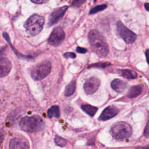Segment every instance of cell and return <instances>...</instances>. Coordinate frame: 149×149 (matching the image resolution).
<instances>
[{"mask_svg": "<svg viewBox=\"0 0 149 149\" xmlns=\"http://www.w3.org/2000/svg\"><path fill=\"white\" fill-rule=\"evenodd\" d=\"M65 37V32L62 28L58 27L54 29L50 34L48 39V43L51 45L56 47L62 42Z\"/></svg>", "mask_w": 149, "mask_h": 149, "instance_id": "52a82bcc", "label": "cell"}, {"mask_svg": "<svg viewBox=\"0 0 149 149\" xmlns=\"http://www.w3.org/2000/svg\"><path fill=\"white\" fill-rule=\"evenodd\" d=\"M19 124L22 130L28 133L38 132L45 127L44 121L39 115H37L23 117Z\"/></svg>", "mask_w": 149, "mask_h": 149, "instance_id": "7a4b0ae2", "label": "cell"}, {"mask_svg": "<svg viewBox=\"0 0 149 149\" xmlns=\"http://www.w3.org/2000/svg\"><path fill=\"white\" fill-rule=\"evenodd\" d=\"M148 135H149V129H148V122H147V125H146V127L144 129V136L146 138H148Z\"/></svg>", "mask_w": 149, "mask_h": 149, "instance_id": "484cf974", "label": "cell"}, {"mask_svg": "<svg viewBox=\"0 0 149 149\" xmlns=\"http://www.w3.org/2000/svg\"><path fill=\"white\" fill-rule=\"evenodd\" d=\"M116 31L118 35L127 44L133 43L136 40L137 35L127 28L120 21H118L116 24Z\"/></svg>", "mask_w": 149, "mask_h": 149, "instance_id": "8992f818", "label": "cell"}, {"mask_svg": "<svg viewBox=\"0 0 149 149\" xmlns=\"http://www.w3.org/2000/svg\"><path fill=\"white\" fill-rule=\"evenodd\" d=\"M111 65V63L109 62H98L96 63H94L92 65H90L88 68H101V69H104L106 67Z\"/></svg>", "mask_w": 149, "mask_h": 149, "instance_id": "7402d4cb", "label": "cell"}, {"mask_svg": "<svg viewBox=\"0 0 149 149\" xmlns=\"http://www.w3.org/2000/svg\"><path fill=\"white\" fill-rule=\"evenodd\" d=\"M111 87L117 93H122L123 92L125 89L127 87V83L125 81L119 79H115L113 80L111 84Z\"/></svg>", "mask_w": 149, "mask_h": 149, "instance_id": "4fadbf2b", "label": "cell"}, {"mask_svg": "<svg viewBox=\"0 0 149 149\" xmlns=\"http://www.w3.org/2000/svg\"><path fill=\"white\" fill-rule=\"evenodd\" d=\"M107 7V5L106 4H101L99 5H97L95 7L93 8L90 10L89 13L90 14H95L97 12H99L100 11L104 10Z\"/></svg>", "mask_w": 149, "mask_h": 149, "instance_id": "44dd1931", "label": "cell"}, {"mask_svg": "<svg viewBox=\"0 0 149 149\" xmlns=\"http://www.w3.org/2000/svg\"><path fill=\"white\" fill-rule=\"evenodd\" d=\"M91 48L99 57L105 58L109 54V47L104 37L97 30H91L88 34Z\"/></svg>", "mask_w": 149, "mask_h": 149, "instance_id": "6da1fadb", "label": "cell"}, {"mask_svg": "<svg viewBox=\"0 0 149 149\" xmlns=\"http://www.w3.org/2000/svg\"><path fill=\"white\" fill-rule=\"evenodd\" d=\"M3 37H4V38L6 40V41H8V43H9V45H10L11 48L13 49V51H14L15 53L16 54V55H17L18 57L21 58H26V59H32V58H32V57H31V56H27L23 55H22V54H20V52H19L17 50H16V49L13 48V45L11 44V43H10V39H9V37L8 34L4 32V33H3Z\"/></svg>", "mask_w": 149, "mask_h": 149, "instance_id": "d6986e66", "label": "cell"}, {"mask_svg": "<svg viewBox=\"0 0 149 149\" xmlns=\"http://www.w3.org/2000/svg\"><path fill=\"white\" fill-rule=\"evenodd\" d=\"M31 2L34 3H36V4H42V3H47L48 2V1H46V0H31Z\"/></svg>", "mask_w": 149, "mask_h": 149, "instance_id": "4316f807", "label": "cell"}, {"mask_svg": "<svg viewBox=\"0 0 149 149\" xmlns=\"http://www.w3.org/2000/svg\"><path fill=\"white\" fill-rule=\"evenodd\" d=\"M44 23L45 19L42 16L34 14L26 21L24 27L29 34L31 36H35L41 31Z\"/></svg>", "mask_w": 149, "mask_h": 149, "instance_id": "277c9868", "label": "cell"}, {"mask_svg": "<svg viewBox=\"0 0 149 149\" xmlns=\"http://www.w3.org/2000/svg\"><path fill=\"white\" fill-rule=\"evenodd\" d=\"M135 149H148V146H146V147H137Z\"/></svg>", "mask_w": 149, "mask_h": 149, "instance_id": "83f0119b", "label": "cell"}, {"mask_svg": "<svg viewBox=\"0 0 149 149\" xmlns=\"http://www.w3.org/2000/svg\"><path fill=\"white\" fill-rule=\"evenodd\" d=\"M76 52L78 53H80V54H84L87 52V50L86 48H81L80 47H77L76 48Z\"/></svg>", "mask_w": 149, "mask_h": 149, "instance_id": "cb8c5ba5", "label": "cell"}, {"mask_svg": "<svg viewBox=\"0 0 149 149\" xmlns=\"http://www.w3.org/2000/svg\"><path fill=\"white\" fill-rule=\"evenodd\" d=\"M142 92V87L140 85L132 86L129 90L127 96L130 98H136Z\"/></svg>", "mask_w": 149, "mask_h": 149, "instance_id": "5bb4252c", "label": "cell"}, {"mask_svg": "<svg viewBox=\"0 0 149 149\" xmlns=\"http://www.w3.org/2000/svg\"><path fill=\"white\" fill-rule=\"evenodd\" d=\"M51 64L48 61L36 65L31 70V76L34 80H40L47 77L51 72Z\"/></svg>", "mask_w": 149, "mask_h": 149, "instance_id": "5b68a950", "label": "cell"}, {"mask_svg": "<svg viewBox=\"0 0 149 149\" xmlns=\"http://www.w3.org/2000/svg\"><path fill=\"white\" fill-rule=\"evenodd\" d=\"M47 115L49 118H59L60 116L59 108L58 105L51 107L47 111Z\"/></svg>", "mask_w": 149, "mask_h": 149, "instance_id": "e0dca14e", "label": "cell"}, {"mask_svg": "<svg viewBox=\"0 0 149 149\" xmlns=\"http://www.w3.org/2000/svg\"><path fill=\"white\" fill-rule=\"evenodd\" d=\"M4 49L0 50V78L6 76L9 74L12 68L10 62L3 56Z\"/></svg>", "mask_w": 149, "mask_h": 149, "instance_id": "30bf717a", "label": "cell"}, {"mask_svg": "<svg viewBox=\"0 0 149 149\" xmlns=\"http://www.w3.org/2000/svg\"><path fill=\"white\" fill-rule=\"evenodd\" d=\"M120 75L127 79H135L137 78V73L131 69H121L119 70Z\"/></svg>", "mask_w": 149, "mask_h": 149, "instance_id": "9a60e30c", "label": "cell"}, {"mask_svg": "<svg viewBox=\"0 0 149 149\" xmlns=\"http://www.w3.org/2000/svg\"><path fill=\"white\" fill-rule=\"evenodd\" d=\"M148 6H149V5H148V3H146L144 4V7H145L146 10L147 11H148V10H149V8H148Z\"/></svg>", "mask_w": 149, "mask_h": 149, "instance_id": "f1b7e54d", "label": "cell"}, {"mask_svg": "<svg viewBox=\"0 0 149 149\" xmlns=\"http://www.w3.org/2000/svg\"><path fill=\"white\" fill-rule=\"evenodd\" d=\"M100 80L95 77H91L88 79L83 85V88L87 94H94L99 88Z\"/></svg>", "mask_w": 149, "mask_h": 149, "instance_id": "9c48e42d", "label": "cell"}, {"mask_svg": "<svg viewBox=\"0 0 149 149\" xmlns=\"http://www.w3.org/2000/svg\"><path fill=\"white\" fill-rule=\"evenodd\" d=\"M119 112V109L115 106H108L102 111L99 117V120L105 121L115 116Z\"/></svg>", "mask_w": 149, "mask_h": 149, "instance_id": "7c38bea8", "label": "cell"}, {"mask_svg": "<svg viewBox=\"0 0 149 149\" xmlns=\"http://www.w3.org/2000/svg\"><path fill=\"white\" fill-rule=\"evenodd\" d=\"M68 8V6H63L53 10L49 15L48 17V25L51 27L57 23L64 16L65 12Z\"/></svg>", "mask_w": 149, "mask_h": 149, "instance_id": "ba28073f", "label": "cell"}, {"mask_svg": "<svg viewBox=\"0 0 149 149\" xmlns=\"http://www.w3.org/2000/svg\"><path fill=\"white\" fill-rule=\"evenodd\" d=\"M76 81L72 80L65 88L64 95L66 97H69L72 95L76 90Z\"/></svg>", "mask_w": 149, "mask_h": 149, "instance_id": "ac0fdd59", "label": "cell"}, {"mask_svg": "<svg viewBox=\"0 0 149 149\" xmlns=\"http://www.w3.org/2000/svg\"><path fill=\"white\" fill-rule=\"evenodd\" d=\"M148 49H147L146 52H145V55H146V60H147V62H148Z\"/></svg>", "mask_w": 149, "mask_h": 149, "instance_id": "f546056e", "label": "cell"}, {"mask_svg": "<svg viewBox=\"0 0 149 149\" xmlns=\"http://www.w3.org/2000/svg\"><path fill=\"white\" fill-rule=\"evenodd\" d=\"M63 56L65 58H72V59H74V58H75L76 57V55L73 52H65L63 54Z\"/></svg>", "mask_w": 149, "mask_h": 149, "instance_id": "603a6c76", "label": "cell"}, {"mask_svg": "<svg viewBox=\"0 0 149 149\" xmlns=\"http://www.w3.org/2000/svg\"><path fill=\"white\" fill-rule=\"evenodd\" d=\"M81 108L83 111H84L86 113L91 116H94V115L98 111V108L97 107L89 104H83L81 105Z\"/></svg>", "mask_w": 149, "mask_h": 149, "instance_id": "2e32d148", "label": "cell"}, {"mask_svg": "<svg viewBox=\"0 0 149 149\" xmlns=\"http://www.w3.org/2000/svg\"><path fill=\"white\" fill-rule=\"evenodd\" d=\"M54 142L56 146L61 147H65L68 143L66 140L58 136H55L54 138Z\"/></svg>", "mask_w": 149, "mask_h": 149, "instance_id": "ffe728a7", "label": "cell"}, {"mask_svg": "<svg viewBox=\"0 0 149 149\" xmlns=\"http://www.w3.org/2000/svg\"><path fill=\"white\" fill-rule=\"evenodd\" d=\"M132 133V126L125 122H116L111 126L110 129L111 136L117 141H122L129 138Z\"/></svg>", "mask_w": 149, "mask_h": 149, "instance_id": "3957f363", "label": "cell"}, {"mask_svg": "<svg viewBox=\"0 0 149 149\" xmlns=\"http://www.w3.org/2000/svg\"><path fill=\"white\" fill-rule=\"evenodd\" d=\"M9 149H30V145L26 139L15 137L9 141Z\"/></svg>", "mask_w": 149, "mask_h": 149, "instance_id": "8fae6325", "label": "cell"}, {"mask_svg": "<svg viewBox=\"0 0 149 149\" xmlns=\"http://www.w3.org/2000/svg\"><path fill=\"white\" fill-rule=\"evenodd\" d=\"M84 2H85V1H82V0L73 1V2H72V5L75 6H80Z\"/></svg>", "mask_w": 149, "mask_h": 149, "instance_id": "d4e9b609", "label": "cell"}]
</instances>
